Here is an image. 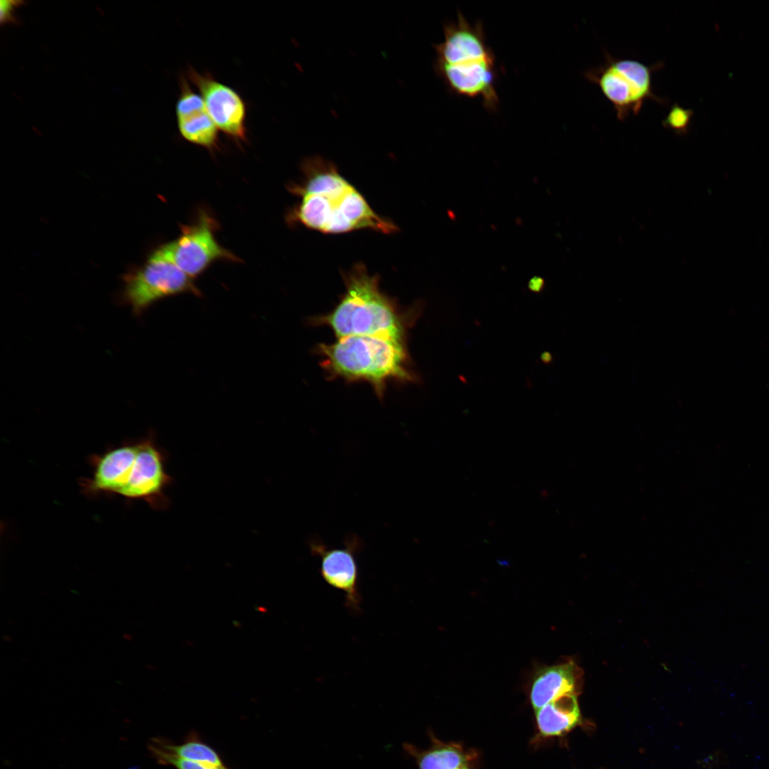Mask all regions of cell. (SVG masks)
<instances>
[{"instance_id":"cell-22","label":"cell","mask_w":769,"mask_h":769,"mask_svg":"<svg viewBox=\"0 0 769 769\" xmlns=\"http://www.w3.org/2000/svg\"><path fill=\"white\" fill-rule=\"evenodd\" d=\"M463 769H469V768H463Z\"/></svg>"},{"instance_id":"cell-9","label":"cell","mask_w":769,"mask_h":769,"mask_svg":"<svg viewBox=\"0 0 769 769\" xmlns=\"http://www.w3.org/2000/svg\"><path fill=\"white\" fill-rule=\"evenodd\" d=\"M187 75L199 90L218 129L236 142L246 141V107L241 96L209 73H200L190 68Z\"/></svg>"},{"instance_id":"cell-21","label":"cell","mask_w":769,"mask_h":769,"mask_svg":"<svg viewBox=\"0 0 769 769\" xmlns=\"http://www.w3.org/2000/svg\"><path fill=\"white\" fill-rule=\"evenodd\" d=\"M127 769H138V768L137 766H133V767L129 768Z\"/></svg>"},{"instance_id":"cell-10","label":"cell","mask_w":769,"mask_h":769,"mask_svg":"<svg viewBox=\"0 0 769 769\" xmlns=\"http://www.w3.org/2000/svg\"><path fill=\"white\" fill-rule=\"evenodd\" d=\"M137 449L138 440L126 441L90 455L88 461L93 471L90 477L80 478L81 492L90 498L119 496L130 477Z\"/></svg>"},{"instance_id":"cell-5","label":"cell","mask_w":769,"mask_h":769,"mask_svg":"<svg viewBox=\"0 0 769 769\" xmlns=\"http://www.w3.org/2000/svg\"><path fill=\"white\" fill-rule=\"evenodd\" d=\"M193 279L177 266L162 244L141 268L125 278L122 301L139 316L152 304L166 297L184 293L201 296Z\"/></svg>"},{"instance_id":"cell-19","label":"cell","mask_w":769,"mask_h":769,"mask_svg":"<svg viewBox=\"0 0 769 769\" xmlns=\"http://www.w3.org/2000/svg\"><path fill=\"white\" fill-rule=\"evenodd\" d=\"M545 284V280L542 277L535 276L528 281V288L532 292L540 293L543 290Z\"/></svg>"},{"instance_id":"cell-7","label":"cell","mask_w":769,"mask_h":769,"mask_svg":"<svg viewBox=\"0 0 769 769\" xmlns=\"http://www.w3.org/2000/svg\"><path fill=\"white\" fill-rule=\"evenodd\" d=\"M167 455L150 434L138 440V449L130 477L119 496L130 500H142L155 510L169 507L164 491L173 478L166 471Z\"/></svg>"},{"instance_id":"cell-13","label":"cell","mask_w":769,"mask_h":769,"mask_svg":"<svg viewBox=\"0 0 769 769\" xmlns=\"http://www.w3.org/2000/svg\"><path fill=\"white\" fill-rule=\"evenodd\" d=\"M431 746L420 750L409 743L404 744L407 753L415 759L419 769H463L469 768L471 756L456 743H444L432 735Z\"/></svg>"},{"instance_id":"cell-14","label":"cell","mask_w":769,"mask_h":769,"mask_svg":"<svg viewBox=\"0 0 769 769\" xmlns=\"http://www.w3.org/2000/svg\"><path fill=\"white\" fill-rule=\"evenodd\" d=\"M148 749L152 755L161 753L203 764L224 765L219 753L194 731L182 743L177 745L165 738H154L150 741Z\"/></svg>"},{"instance_id":"cell-20","label":"cell","mask_w":769,"mask_h":769,"mask_svg":"<svg viewBox=\"0 0 769 769\" xmlns=\"http://www.w3.org/2000/svg\"><path fill=\"white\" fill-rule=\"evenodd\" d=\"M541 361L545 364H550L553 360V356L549 352H543L540 355Z\"/></svg>"},{"instance_id":"cell-4","label":"cell","mask_w":769,"mask_h":769,"mask_svg":"<svg viewBox=\"0 0 769 769\" xmlns=\"http://www.w3.org/2000/svg\"><path fill=\"white\" fill-rule=\"evenodd\" d=\"M663 66L662 62L648 66L636 60L614 58L605 53V63L585 70L584 76L599 87L612 105L617 119L624 121L631 114H639L647 100L668 104L652 88V75Z\"/></svg>"},{"instance_id":"cell-1","label":"cell","mask_w":769,"mask_h":769,"mask_svg":"<svg viewBox=\"0 0 769 769\" xmlns=\"http://www.w3.org/2000/svg\"><path fill=\"white\" fill-rule=\"evenodd\" d=\"M444 41L434 46L435 73L451 93L480 98L486 109L495 111L499 102L498 71L482 23L471 24L461 15L444 26Z\"/></svg>"},{"instance_id":"cell-15","label":"cell","mask_w":769,"mask_h":769,"mask_svg":"<svg viewBox=\"0 0 769 769\" xmlns=\"http://www.w3.org/2000/svg\"><path fill=\"white\" fill-rule=\"evenodd\" d=\"M177 120L179 132L184 140L211 151L218 147L219 129L206 108L177 117Z\"/></svg>"},{"instance_id":"cell-6","label":"cell","mask_w":769,"mask_h":769,"mask_svg":"<svg viewBox=\"0 0 769 769\" xmlns=\"http://www.w3.org/2000/svg\"><path fill=\"white\" fill-rule=\"evenodd\" d=\"M218 222L205 209H199L193 222L180 226L177 239L163 244L177 266L192 278L219 260L239 262V258L218 243Z\"/></svg>"},{"instance_id":"cell-8","label":"cell","mask_w":769,"mask_h":769,"mask_svg":"<svg viewBox=\"0 0 769 769\" xmlns=\"http://www.w3.org/2000/svg\"><path fill=\"white\" fill-rule=\"evenodd\" d=\"M361 542L356 535L349 537L344 547L330 548L319 540L310 543L312 554L320 559L319 572L330 587L344 593L345 605L353 614L361 610L359 570L356 554Z\"/></svg>"},{"instance_id":"cell-3","label":"cell","mask_w":769,"mask_h":769,"mask_svg":"<svg viewBox=\"0 0 769 769\" xmlns=\"http://www.w3.org/2000/svg\"><path fill=\"white\" fill-rule=\"evenodd\" d=\"M323 365L333 376L367 382L382 397L388 381H411L404 341L379 335H351L320 344Z\"/></svg>"},{"instance_id":"cell-18","label":"cell","mask_w":769,"mask_h":769,"mask_svg":"<svg viewBox=\"0 0 769 769\" xmlns=\"http://www.w3.org/2000/svg\"><path fill=\"white\" fill-rule=\"evenodd\" d=\"M22 1H0V21L1 24L16 23L15 10L17 7L23 4Z\"/></svg>"},{"instance_id":"cell-12","label":"cell","mask_w":769,"mask_h":769,"mask_svg":"<svg viewBox=\"0 0 769 769\" xmlns=\"http://www.w3.org/2000/svg\"><path fill=\"white\" fill-rule=\"evenodd\" d=\"M536 722L541 736L563 735L580 723L581 716L575 694L561 696L535 711Z\"/></svg>"},{"instance_id":"cell-11","label":"cell","mask_w":769,"mask_h":769,"mask_svg":"<svg viewBox=\"0 0 769 769\" xmlns=\"http://www.w3.org/2000/svg\"><path fill=\"white\" fill-rule=\"evenodd\" d=\"M577 676L572 662L540 669L530 687V703L535 711L561 696L575 694Z\"/></svg>"},{"instance_id":"cell-17","label":"cell","mask_w":769,"mask_h":769,"mask_svg":"<svg viewBox=\"0 0 769 769\" xmlns=\"http://www.w3.org/2000/svg\"><path fill=\"white\" fill-rule=\"evenodd\" d=\"M159 764L172 765L177 769H229L225 765L215 766L203 764L197 762L186 760L164 754L157 753L152 755Z\"/></svg>"},{"instance_id":"cell-2","label":"cell","mask_w":769,"mask_h":769,"mask_svg":"<svg viewBox=\"0 0 769 769\" xmlns=\"http://www.w3.org/2000/svg\"><path fill=\"white\" fill-rule=\"evenodd\" d=\"M345 292L335 308L318 323L330 327L337 338L379 335L404 341L405 328L393 301L380 288L379 276L356 263L343 274Z\"/></svg>"},{"instance_id":"cell-16","label":"cell","mask_w":769,"mask_h":769,"mask_svg":"<svg viewBox=\"0 0 769 769\" xmlns=\"http://www.w3.org/2000/svg\"><path fill=\"white\" fill-rule=\"evenodd\" d=\"M694 112L678 103H674L662 120V126L672 130L678 135H686L690 127Z\"/></svg>"}]
</instances>
